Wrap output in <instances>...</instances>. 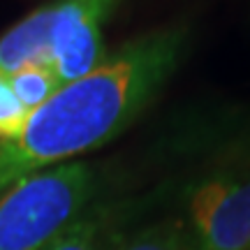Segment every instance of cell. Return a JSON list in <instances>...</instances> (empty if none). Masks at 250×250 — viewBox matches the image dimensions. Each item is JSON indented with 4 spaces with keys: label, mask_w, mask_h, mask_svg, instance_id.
Instances as JSON below:
<instances>
[{
    "label": "cell",
    "mask_w": 250,
    "mask_h": 250,
    "mask_svg": "<svg viewBox=\"0 0 250 250\" xmlns=\"http://www.w3.org/2000/svg\"><path fill=\"white\" fill-rule=\"evenodd\" d=\"M197 250H250V162L206 174L188 192Z\"/></svg>",
    "instance_id": "obj_4"
},
{
    "label": "cell",
    "mask_w": 250,
    "mask_h": 250,
    "mask_svg": "<svg viewBox=\"0 0 250 250\" xmlns=\"http://www.w3.org/2000/svg\"><path fill=\"white\" fill-rule=\"evenodd\" d=\"M186 46L188 26L158 28L121 44L86 77L62 86L17 134L0 139V195L127 130L176 72Z\"/></svg>",
    "instance_id": "obj_1"
},
{
    "label": "cell",
    "mask_w": 250,
    "mask_h": 250,
    "mask_svg": "<svg viewBox=\"0 0 250 250\" xmlns=\"http://www.w3.org/2000/svg\"><path fill=\"white\" fill-rule=\"evenodd\" d=\"M95 174L65 162L26 176L0 195V250H44L65 225L88 208Z\"/></svg>",
    "instance_id": "obj_3"
},
{
    "label": "cell",
    "mask_w": 250,
    "mask_h": 250,
    "mask_svg": "<svg viewBox=\"0 0 250 250\" xmlns=\"http://www.w3.org/2000/svg\"><path fill=\"white\" fill-rule=\"evenodd\" d=\"M118 0H56L0 35V74L46 62L67 86L104 61L102 28Z\"/></svg>",
    "instance_id": "obj_2"
},
{
    "label": "cell",
    "mask_w": 250,
    "mask_h": 250,
    "mask_svg": "<svg viewBox=\"0 0 250 250\" xmlns=\"http://www.w3.org/2000/svg\"><path fill=\"white\" fill-rule=\"evenodd\" d=\"M7 79L19 102L30 114L42 107L44 102H49L65 86L61 77L56 74V70L46 62H28L23 67H19L17 72L7 74Z\"/></svg>",
    "instance_id": "obj_6"
},
{
    "label": "cell",
    "mask_w": 250,
    "mask_h": 250,
    "mask_svg": "<svg viewBox=\"0 0 250 250\" xmlns=\"http://www.w3.org/2000/svg\"><path fill=\"white\" fill-rule=\"evenodd\" d=\"M28 111L9 86L7 74H0V139L17 134L28 121Z\"/></svg>",
    "instance_id": "obj_8"
},
{
    "label": "cell",
    "mask_w": 250,
    "mask_h": 250,
    "mask_svg": "<svg viewBox=\"0 0 250 250\" xmlns=\"http://www.w3.org/2000/svg\"><path fill=\"white\" fill-rule=\"evenodd\" d=\"M114 250H197V246L186 223L160 220L130 236H121Z\"/></svg>",
    "instance_id": "obj_7"
},
{
    "label": "cell",
    "mask_w": 250,
    "mask_h": 250,
    "mask_svg": "<svg viewBox=\"0 0 250 250\" xmlns=\"http://www.w3.org/2000/svg\"><path fill=\"white\" fill-rule=\"evenodd\" d=\"M241 160L250 162V139L248 142H243V146H241Z\"/></svg>",
    "instance_id": "obj_9"
},
{
    "label": "cell",
    "mask_w": 250,
    "mask_h": 250,
    "mask_svg": "<svg viewBox=\"0 0 250 250\" xmlns=\"http://www.w3.org/2000/svg\"><path fill=\"white\" fill-rule=\"evenodd\" d=\"M116 211L111 206H88L62 227L44 250H114L121 241Z\"/></svg>",
    "instance_id": "obj_5"
}]
</instances>
